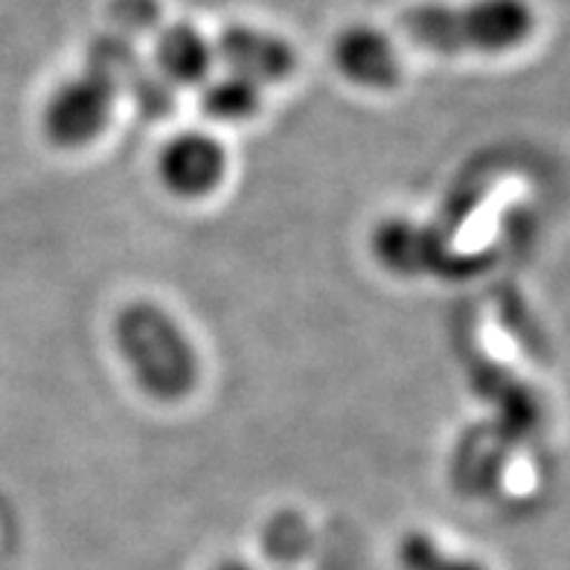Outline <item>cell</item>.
Instances as JSON below:
<instances>
[{
    "instance_id": "cell-6",
    "label": "cell",
    "mask_w": 570,
    "mask_h": 570,
    "mask_svg": "<svg viewBox=\"0 0 570 570\" xmlns=\"http://www.w3.org/2000/svg\"><path fill=\"white\" fill-rule=\"evenodd\" d=\"M227 158L222 142L207 135L175 137L160 155V178L175 196L202 198L222 184Z\"/></svg>"
},
{
    "instance_id": "cell-12",
    "label": "cell",
    "mask_w": 570,
    "mask_h": 570,
    "mask_svg": "<svg viewBox=\"0 0 570 570\" xmlns=\"http://www.w3.org/2000/svg\"><path fill=\"white\" fill-rule=\"evenodd\" d=\"M225 570H248V568H245V564H227Z\"/></svg>"
},
{
    "instance_id": "cell-1",
    "label": "cell",
    "mask_w": 570,
    "mask_h": 570,
    "mask_svg": "<svg viewBox=\"0 0 570 570\" xmlns=\"http://www.w3.org/2000/svg\"><path fill=\"white\" fill-rule=\"evenodd\" d=\"M535 16L524 0H472L463 7L422 3L399 18L411 45L431 53H503L533 36Z\"/></svg>"
},
{
    "instance_id": "cell-7",
    "label": "cell",
    "mask_w": 570,
    "mask_h": 570,
    "mask_svg": "<svg viewBox=\"0 0 570 570\" xmlns=\"http://www.w3.org/2000/svg\"><path fill=\"white\" fill-rule=\"evenodd\" d=\"M335 61L341 73L364 88L387 90L402 82V61L396 47L373 27H350L335 41Z\"/></svg>"
},
{
    "instance_id": "cell-10",
    "label": "cell",
    "mask_w": 570,
    "mask_h": 570,
    "mask_svg": "<svg viewBox=\"0 0 570 570\" xmlns=\"http://www.w3.org/2000/svg\"><path fill=\"white\" fill-rule=\"evenodd\" d=\"M402 570H487L481 562L443 550L431 535L407 533L399 544Z\"/></svg>"
},
{
    "instance_id": "cell-5",
    "label": "cell",
    "mask_w": 570,
    "mask_h": 570,
    "mask_svg": "<svg viewBox=\"0 0 570 570\" xmlns=\"http://www.w3.org/2000/svg\"><path fill=\"white\" fill-rule=\"evenodd\" d=\"M216 53L233 76H242L254 85L283 82L297 65L288 41L254 27H227L218 38Z\"/></svg>"
},
{
    "instance_id": "cell-2",
    "label": "cell",
    "mask_w": 570,
    "mask_h": 570,
    "mask_svg": "<svg viewBox=\"0 0 570 570\" xmlns=\"http://www.w3.org/2000/svg\"><path fill=\"white\" fill-rule=\"evenodd\" d=\"M117 346L146 393L187 396L198 382V355L178 323L155 303H131L117 315Z\"/></svg>"
},
{
    "instance_id": "cell-8",
    "label": "cell",
    "mask_w": 570,
    "mask_h": 570,
    "mask_svg": "<svg viewBox=\"0 0 570 570\" xmlns=\"http://www.w3.org/2000/svg\"><path fill=\"white\" fill-rule=\"evenodd\" d=\"M155 61L169 85H198L210 76L213 50L189 23H169L155 38Z\"/></svg>"
},
{
    "instance_id": "cell-4",
    "label": "cell",
    "mask_w": 570,
    "mask_h": 570,
    "mask_svg": "<svg viewBox=\"0 0 570 570\" xmlns=\"http://www.w3.org/2000/svg\"><path fill=\"white\" fill-rule=\"evenodd\" d=\"M90 61H99L102 68H108L120 85V90H128L131 99L137 102L146 117H166L175 108V94L173 85L166 82L164 76L151 73L137 56L131 38L122 32L111 30L102 32L90 41L88 50Z\"/></svg>"
},
{
    "instance_id": "cell-11",
    "label": "cell",
    "mask_w": 570,
    "mask_h": 570,
    "mask_svg": "<svg viewBox=\"0 0 570 570\" xmlns=\"http://www.w3.org/2000/svg\"><path fill=\"white\" fill-rule=\"evenodd\" d=\"M108 18H111L114 30L122 36H142L160 23V3L158 0H111Z\"/></svg>"
},
{
    "instance_id": "cell-3",
    "label": "cell",
    "mask_w": 570,
    "mask_h": 570,
    "mask_svg": "<svg viewBox=\"0 0 570 570\" xmlns=\"http://www.w3.org/2000/svg\"><path fill=\"white\" fill-rule=\"evenodd\" d=\"M120 85L108 68L88 59L82 73L61 85L45 108V131L56 146H85L102 135Z\"/></svg>"
},
{
    "instance_id": "cell-9",
    "label": "cell",
    "mask_w": 570,
    "mask_h": 570,
    "mask_svg": "<svg viewBox=\"0 0 570 570\" xmlns=\"http://www.w3.org/2000/svg\"><path fill=\"white\" fill-rule=\"evenodd\" d=\"M202 106L218 120H242L259 108V85L233 73L210 79L202 94Z\"/></svg>"
}]
</instances>
